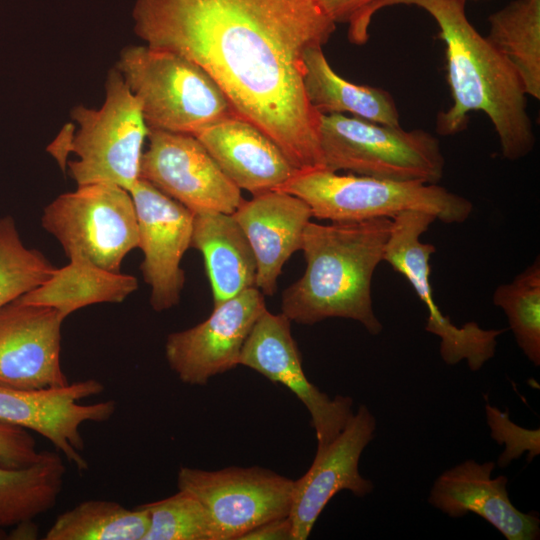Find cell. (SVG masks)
Wrapping results in <instances>:
<instances>
[{"mask_svg": "<svg viewBox=\"0 0 540 540\" xmlns=\"http://www.w3.org/2000/svg\"><path fill=\"white\" fill-rule=\"evenodd\" d=\"M239 540H294L292 522L289 516L264 522Z\"/></svg>", "mask_w": 540, "mask_h": 540, "instance_id": "33", "label": "cell"}, {"mask_svg": "<svg viewBox=\"0 0 540 540\" xmlns=\"http://www.w3.org/2000/svg\"><path fill=\"white\" fill-rule=\"evenodd\" d=\"M391 219L309 222L301 250L304 274L282 294V313L298 324L313 325L329 318L359 322L378 335L383 325L374 313L373 274L383 261Z\"/></svg>", "mask_w": 540, "mask_h": 540, "instance_id": "3", "label": "cell"}, {"mask_svg": "<svg viewBox=\"0 0 540 540\" xmlns=\"http://www.w3.org/2000/svg\"><path fill=\"white\" fill-rule=\"evenodd\" d=\"M325 12L337 23L348 25V39L363 45L369 39V26L382 0H318Z\"/></svg>", "mask_w": 540, "mask_h": 540, "instance_id": "31", "label": "cell"}, {"mask_svg": "<svg viewBox=\"0 0 540 540\" xmlns=\"http://www.w3.org/2000/svg\"><path fill=\"white\" fill-rule=\"evenodd\" d=\"M493 304L507 316L509 328L524 355L540 365V259L519 273L511 282L499 285Z\"/></svg>", "mask_w": 540, "mask_h": 540, "instance_id": "27", "label": "cell"}, {"mask_svg": "<svg viewBox=\"0 0 540 540\" xmlns=\"http://www.w3.org/2000/svg\"><path fill=\"white\" fill-rule=\"evenodd\" d=\"M41 224L67 257L79 254L112 272H121L124 258L138 246L133 199L114 184L78 185L59 195L44 208Z\"/></svg>", "mask_w": 540, "mask_h": 540, "instance_id": "8", "label": "cell"}, {"mask_svg": "<svg viewBox=\"0 0 540 540\" xmlns=\"http://www.w3.org/2000/svg\"><path fill=\"white\" fill-rule=\"evenodd\" d=\"M462 1L467 2L468 0H462Z\"/></svg>", "mask_w": 540, "mask_h": 540, "instance_id": "35", "label": "cell"}, {"mask_svg": "<svg viewBox=\"0 0 540 540\" xmlns=\"http://www.w3.org/2000/svg\"><path fill=\"white\" fill-rule=\"evenodd\" d=\"M66 169L78 185L109 183L130 191L139 180L140 160L149 128L141 105L116 68L109 71L105 99L98 109L77 106Z\"/></svg>", "mask_w": 540, "mask_h": 540, "instance_id": "7", "label": "cell"}, {"mask_svg": "<svg viewBox=\"0 0 540 540\" xmlns=\"http://www.w3.org/2000/svg\"><path fill=\"white\" fill-rule=\"evenodd\" d=\"M149 515L143 540H215L211 519L203 504L187 491L141 504Z\"/></svg>", "mask_w": 540, "mask_h": 540, "instance_id": "29", "label": "cell"}, {"mask_svg": "<svg viewBox=\"0 0 540 540\" xmlns=\"http://www.w3.org/2000/svg\"><path fill=\"white\" fill-rule=\"evenodd\" d=\"M191 247L203 255L214 306L256 287L255 255L233 214H194Z\"/></svg>", "mask_w": 540, "mask_h": 540, "instance_id": "21", "label": "cell"}, {"mask_svg": "<svg viewBox=\"0 0 540 540\" xmlns=\"http://www.w3.org/2000/svg\"><path fill=\"white\" fill-rule=\"evenodd\" d=\"M245 233L257 263L256 287L272 296L284 264L301 250L312 212L299 197L272 190L244 200L233 213Z\"/></svg>", "mask_w": 540, "mask_h": 540, "instance_id": "19", "label": "cell"}, {"mask_svg": "<svg viewBox=\"0 0 540 540\" xmlns=\"http://www.w3.org/2000/svg\"><path fill=\"white\" fill-rule=\"evenodd\" d=\"M493 461L467 459L442 472L434 481L428 503L452 518L474 513L496 528L507 540H538L537 512L518 510L509 498L508 478H492Z\"/></svg>", "mask_w": 540, "mask_h": 540, "instance_id": "18", "label": "cell"}, {"mask_svg": "<svg viewBox=\"0 0 540 540\" xmlns=\"http://www.w3.org/2000/svg\"><path fill=\"white\" fill-rule=\"evenodd\" d=\"M65 465L57 452L42 451L20 468L0 465V528L31 522L53 508L62 490Z\"/></svg>", "mask_w": 540, "mask_h": 540, "instance_id": "24", "label": "cell"}, {"mask_svg": "<svg viewBox=\"0 0 540 540\" xmlns=\"http://www.w3.org/2000/svg\"><path fill=\"white\" fill-rule=\"evenodd\" d=\"M278 190L305 201L312 216L330 222L389 218L422 211L445 224L465 222L473 211L467 198L438 184L396 181L325 168L298 171Z\"/></svg>", "mask_w": 540, "mask_h": 540, "instance_id": "4", "label": "cell"}, {"mask_svg": "<svg viewBox=\"0 0 540 540\" xmlns=\"http://www.w3.org/2000/svg\"><path fill=\"white\" fill-rule=\"evenodd\" d=\"M139 178L149 182L192 213L233 214L244 199L193 135L149 129Z\"/></svg>", "mask_w": 540, "mask_h": 540, "instance_id": "11", "label": "cell"}, {"mask_svg": "<svg viewBox=\"0 0 540 540\" xmlns=\"http://www.w3.org/2000/svg\"><path fill=\"white\" fill-rule=\"evenodd\" d=\"M68 258L66 266L16 300L52 307L65 319L88 305L121 303L138 288L135 276L105 270L79 254Z\"/></svg>", "mask_w": 540, "mask_h": 540, "instance_id": "22", "label": "cell"}, {"mask_svg": "<svg viewBox=\"0 0 540 540\" xmlns=\"http://www.w3.org/2000/svg\"><path fill=\"white\" fill-rule=\"evenodd\" d=\"M132 16L146 45L203 68L298 171L324 168L303 82L304 53L336 29L318 0H135Z\"/></svg>", "mask_w": 540, "mask_h": 540, "instance_id": "1", "label": "cell"}, {"mask_svg": "<svg viewBox=\"0 0 540 540\" xmlns=\"http://www.w3.org/2000/svg\"><path fill=\"white\" fill-rule=\"evenodd\" d=\"M319 139L323 167L333 172L428 184H438L444 174L440 142L425 130L321 114Z\"/></svg>", "mask_w": 540, "mask_h": 540, "instance_id": "6", "label": "cell"}, {"mask_svg": "<svg viewBox=\"0 0 540 540\" xmlns=\"http://www.w3.org/2000/svg\"><path fill=\"white\" fill-rule=\"evenodd\" d=\"M7 536L8 535L5 532L4 528H0V539H6V538H8Z\"/></svg>", "mask_w": 540, "mask_h": 540, "instance_id": "34", "label": "cell"}, {"mask_svg": "<svg viewBox=\"0 0 540 540\" xmlns=\"http://www.w3.org/2000/svg\"><path fill=\"white\" fill-rule=\"evenodd\" d=\"M239 365L284 385L304 404L315 430L316 452L340 434L354 413L351 397L331 398L307 379L291 333V321L282 312L273 314L266 309L259 316L244 342Z\"/></svg>", "mask_w": 540, "mask_h": 540, "instance_id": "12", "label": "cell"}, {"mask_svg": "<svg viewBox=\"0 0 540 540\" xmlns=\"http://www.w3.org/2000/svg\"><path fill=\"white\" fill-rule=\"evenodd\" d=\"M435 220V216L422 211H405L394 216L383 261L405 277L426 307L425 330L440 338L443 361L455 365L466 360L469 369L477 371L494 357L497 338L506 329H484L473 321L456 326L441 312L430 283V259L436 249L433 244L420 241Z\"/></svg>", "mask_w": 540, "mask_h": 540, "instance_id": "9", "label": "cell"}, {"mask_svg": "<svg viewBox=\"0 0 540 540\" xmlns=\"http://www.w3.org/2000/svg\"><path fill=\"white\" fill-rule=\"evenodd\" d=\"M103 390L104 385L92 378L29 390L0 387V421L40 434L83 472L88 462L82 455L85 444L80 426L87 421L109 420L117 404L115 400L86 405L78 402Z\"/></svg>", "mask_w": 540, "mask_h": 540, "instance_id": "13", "label": "cell"}, {"mask_svg": "<svg viewBox=\"0 0 540 540\" xmlns=\"http://www.w3.org/2000/svg\"><path fill=\"white\" fill-rule=\"evenodd\" d=\"M414 5L430 14L445 43L447 80L453 103L437 116L440 135L466 128L470 112L490 119L504 158L515 161L535 146L527 95L512 64L469 22L462 0H382L377 12L393 5Z\"/></svg>", "mask_w": 540, "mask_h": 540, "instance_id": "2", "label": "cell"}, {"mask_svg": "<svg viewBox=\"0 0 540 540\" xmlns=\"http://www.w3.org/2000/svg\"><path fill=\"white\" fill-rule=\"evenodd\" d=\"M303 61L305 92L320 114L350 113L375 123L400 126L396 103L388 91L345 80L333 70L322 47L309 48Z\"/></svg>", "mask_w": 540, "mask_h": 540, "instance_id": "23", "label": "cell"}, {"mask_svg": "<svg viewBox=\"0 0 540 540\" xmlns=\"http://www.w3.org/2000/svg\"><path fill=\"white\" fill-rule=\"evenodd\" d=\"M376 426L369 408L360 405L340 434L316 452L307 472L294 481L289 513L294 540L309 537L321 512L338 492L348 490L356 497H365L373 491V483L360 474L359 461L374 438Z\"/></svg>", "mask_w": 540, "mask_h": 540, "instance_id": "16", "label": "cell"}, {"mask_svg": "<svg viewBox=\"0 0 540 540\" xmlns=\"http://www.w3.org/2000/svg\"><path fill=\"white\" fill-rule=\"evenodd\" d=\"M485 415L492 439L505 447L496 462L500 468L509 466L524 452H528V463L540 454L539 428H523L510 420L508 411L503 412L489 403L485 405Z\"/></svg>", "mask_w": 540, "mask_h": 540, "instance_id": "30", "label": "cell"}, {"mask_svg": "<svg viewBox=\"0 0 540 540\" xmlns=\"http://www.w3.org/2000/svg\"><path fill=\"white\" fill-rule=\"evenodd\" d=\"M55 270L41 251L24 245L13 217L0 218V308L44 283Z\"/></svg>", "mask_w": 540, "mask_h": 540, "instance_id": "28", "label": "cell"}, {"mask_svg": "<svg viewBox=\"0 0 540 540\" xmlns=\"http://www.w3.org/2000/svg\"><path fill=\"white\" fill-rule=\"evenodd\" d=\"M64 320L52 307L18 300L0 308V387L29 390L69 383L61 366Z\"/></svg>", "mask_w": 540, "mask_h": 540, "instance_id": "17", "label": "cell"}, {"mask_svg": "<svg viewBox=\"0 0 540 540\" xmlns=\"http://www.w3.org/2000/svg\"><path fill=\"white\" fill-rule=\"evenodd\" d=\"M195 137L224 174L252 196L278 190L298 172L265 133L238 116L227 117Z\"/></svg>", "mask_w": 540, "mask_h": 540, "instance_id": "20", "label": "cell"}, {"mask_svg": "<svg viewBox=\"0 0 540 540\" xmlns=\"http://www.w3.org/2000/svg\"><path fill=\"white\" fill-rule=\"evenodd\" d=\"M28 430L0 421V465L8 468L29 466L41 457Z\"/></svg>", "mask_w": 540, "mask_h": 540, "instance_id": "32", "label": "cell"}, {"mask_svg": "<svg viewBox=\"0 0 540 540\" xmlns=\"http://www.w3.org/2000/svg\"><path fill=\"white\" fill-rule=\"evenodd\" d=\"M116 69L141 105L149 129L197 135L236 116L211 76L192 60L148 45H129Z\"/></svg>", "mask_w": 540, "mask_h": 540, "instance_id": "5", "label": "cell"}, {"mask_svg": "<svg viewBox=\"0 0 540 540\" xmlns=\"http://www.w3.org/2000/svg\"><path fill=\"white\" fill-rule=\"evenodd\" d=\"M264 294L249 288L213 307L201 323L169 334L165 357L170 369L188 385L209 380L239 365L246 338L267 309Z\"/></svg>", "mask_w": 540, "mask_h": 540, "instance_id": "14", "label": "cell"}, {"mask_svg": "<svg viewBox=\"0 0 540 540\" xmlns=\"http://www.w3.org/2000/svg\"><path fill=\"white\" fill-rule=\"evenodd\" d=\"M487 40L512 64L526 95L540 99V0H514L492 13Z\"/></svg>", "mask_w": 540, "mask_h": 540, "instance_id": "25", "label": "cell"}, {"mask_svg": "<svg viewBox=\"0 0 540 540\" xmlns=\"http://www.w3.org/2000/svg\"><path fill=\"white\" fill-rule=\"evenodd\" d=\"M149 515L107 500H87L60 514L45 540H143Z\"/></svg>", "mask_w": 540, "mask_h": 540, "instance_id": "26", "label": "cell"}, {"mask_svg": "<svg viewBox=\"0 0 540 540\" xmlns=\"http://www.w3.org/2000/svg\"><path fill=\"white\" fill-rule=\"evenodd\" d=\"M134 202L138 246L144 259L140 265L151 288L150 304L157 312L177 305L185 283L180 267L191 247L194 213L139 178L129 191Z\"/></svg>", "mask_w": 540, "mask_h": 540, "instance_id": "15", "label": "cell"}, {"mask_svg": "<svg viewBox=\"0 0 540 540\" xmlns=\"http://www.w3.org/2000/svg\"><path fill=\"white\" fill-rule=\"evenodd\" d=\"M177 485L203 504L215 540H239L264 522L289 516L294 480L258 466L217 471L183 466Z\"/></svg>", "mask_w": 540, "mask_h": 540, "instance_id": "10", "label": "cell"}]
</instances>
